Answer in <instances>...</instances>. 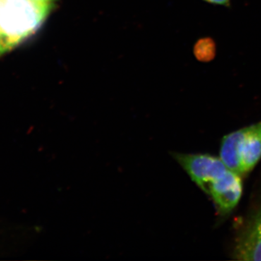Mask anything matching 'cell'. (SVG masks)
<instances>
[{
	"instance_id": "5",
	"label": "cell",
	"mask_w": 261,
	"mask_h": 261,
	"mask_svg": "<svg viewBox=\"0 0 261 261\" xmlns=\"http://www.w3.org/2000/svg\"><path fill=\"white\" fill-rule=\"evenodd\" d=\"M216 53L217 46L212 37H201L194 44V56L200 63H207L214 61L216 57Z\"/></svg>"
},
{
	"instance_id": "7",
	"label": "cell",
	"mask_w": 261,
	"mask_h": 261,
	"mask_svg": "<svg viewBox=\"0 0 261 261\" xmlns=\"http://www.w3.org/2000/svg\"><path fill=\"white\" fill-rule=\"evenodd\" d=\"M32 1L35 3L36 4L39 5V6L50 9L51 7L53 6V3L56 0H32Z\"/></svg>"
},
{
	"instance_id": "2",
	"label": "cell",
	"mask_w": 261,
	"mask_h": 261,
	"mask_svg": "<svg viewBox=\"0 0 261 261\" xmlns=\"http://www.w3.org/2000/svg\"><path fill=\"white\" fill-rule=\"evenodd\" d=\"M49 10L32 0H3L0 33L9 50L37 32Z\"/></svg>"
},
{
	"instance_id": "4",
	"label": "cell",
	"mask_w": 261,
	"mask_h": 261,
	"mask_svg": "<svg viewBox=\"0 0 261 261\" xmlns=\"http://www.w3.org/2000/svg\"><path fill=\"white\" fill-rule=\"evenodd\" d=\"M233 255L238 260H261V203L238 233Z\"/></svg>"
},
{
	"instance_id": "1",
	"label": "cell",
	"mask_w": 261,
	"mask_h": 261,
	"mask_svg": "<svg viewBox=\"0 0 261 261\" xmlns=\"http://www.w3.org/2000/svg\"><path fill=\"white\" fill-rule=\"evenodd\" d=\"M171 155L196 185L210 196L220 214H229L238 205L243 195V177L228 168L221 158L176 152Z\"/></svg>"
},
{
	"instance_id": "3",
	"label": "cell",
	"mask_w": 261,
	"mask_h": 261,
	"mask_svg": "<svg viewBox=\"0 0 261 261\" xmlns=\"http://www.w3.org/2000/svg\"><path fill=\"white\" fill-rule=\"evenodd\" d=\"M219 157L241 177L248 174L261 159V121L225 135Z\"/></svg>"
},
{
	"instance_id": "9",
	"label": "cell",
	"mask_w": 261,
	"mask_h": 261,
	"mask_svg": "<svg viewBox=\"0 0 261 261\" xmlns=\"http://www.w3.org/2000/svg\"><path fill=\"white\" fill-rule=\"evenodd\" d=\"M3 0H0V3H3Z\"/></svg>"
},
{
	"instance_id": "6",
	"label": "cell",
	"mask_w": 261,
	"mask_h": 261,
	"mask_svg": "<svg viewBox=\"0 0 261 261\" xmlns=\"http://www.w3.org/2000/svg\"><path fill=\"white\" fill-rule=\"evenodd\" d=\"M204 3L215 6H222L226 8H231V0H201Z\"/></svg>"
},
{
	"instance_id": "8",
	"label": "cell",
	"mask_w": 261,
	"mask_h": 261,
	"mask_svg": "<svg viewBox=\"0 0 261 261\" xmlns=\"http://www.w3.org/2000/svg\"><path fill=\"white\" fill-rule=\"evenodd\" d=\"M5 51L4 49V47H3V44H2L1 41H0V55L3 54V53H5Z\"/></svg>"
}]
</instances>
